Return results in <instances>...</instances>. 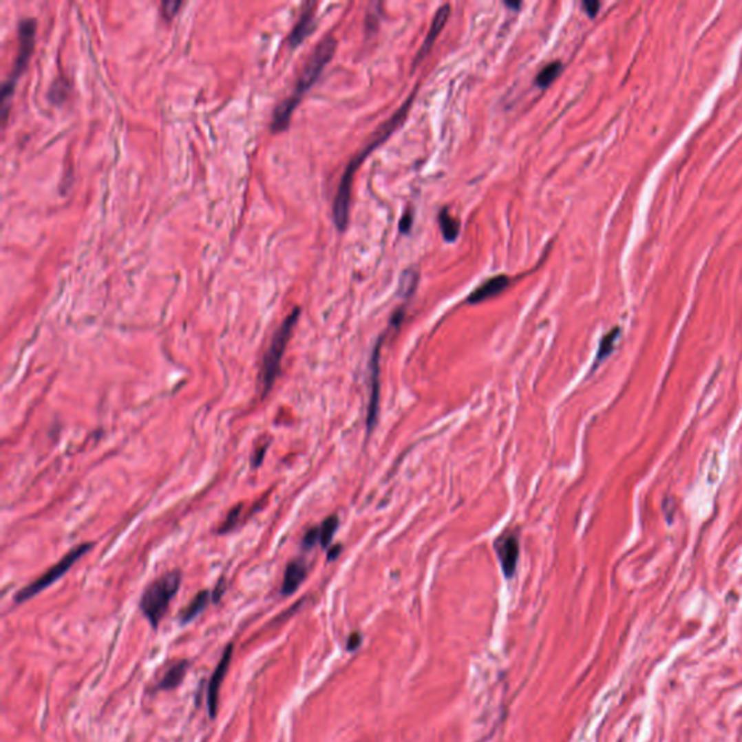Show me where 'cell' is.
Masks as SVG:
<instances>
[{
	"label": "cell",
	"instance_id": "obj_1",
	"mask_svg": "<svg viewBox=\"0 0 742 742\" xmlns=\"http://www.w3.org/2000/svg\"><path fill=\"white\" fill-rule=\"evenodd\" d=\"M414 98H415V92L409 96L407 100L399 109H397L389 120H386L381 127H379V129L374 132L373 136H371V140L365 144V147L360 151L359 154H355L354 158L348 162L346 171H343L341 177V182L337 190V196L334 200V209H332L334 222L339 231H343L348 225L350 206H351V187H352L355 171L360 169L361 162L371 154V151L376 149L380 144L386 141L389 136L396 131V128H399V125L405 120L409 112L410 105L412 102H414Z\"/></svg>",
	"mask_w": 742,
	"mask_h": 742
},
{
	"label": "cell",
	"instance_id": "obj_2",
	"mask_svg": "<svg viewBox=\"0 0 742 742\" xmlns=\"http://www.w3.org/2000/svg\"><path fill=\"white\" fill-rule=\"evenodd\" d=\"M335 50H337V41L331 35L324 38L321 43L316 45L315 51L310 54V57L308 59L306 64L304 65V68H301V73L297 78L295 92L288 96L286 100H283L273 114V120H271L273 132H282L287 129L299 102L301 100V98H304V94L316 83V80H318L319 76L322 74L325 65L332 60Z\"/></svg>",
	"mask_w": 742,
	"mask_h": 742
},
{
	"label": "cell",
	"instance_id": "obj_3",
	"mask_svg": "<svg viewBox=\"0 0 742 742\" xmlns=\"http://www.w3.org/2000/svg\"><path fill=\"white\" fill-rule=\"evenodd\" d=\"M299 315H300V309L296 308L282 322V325L277 328V331L274 332L270 346L263 357V363H261V370H259V388H261V392H263V396H266L270 392L273 384L276 383L280 374L283 355L287 347V342L288 339H290L293 329L297 324Z\"/></svg>",
	"mask_w": 742,
	"mask_h": 742
},
{
	"label": "cell",
	"instance_id": "obj_4",
	"mask_svg": "<svg viewBox=\"0 0 742 742\" xmlns=\"http://www.w3.org/2000/svg\"><path fill=\"white\" fill-rule=\"evenodd\" d=\"M182 584L180 571H170L151 583L140 600V609L153 628H157L166 615L170 602Z\"/></svg>",
	"mask_w": 742,
	"mask_h": 742
},
{
	"label": "cell",
	"instance_id": "obj_5",
	"mask_svg": "<svg viewBox=\"0 0 742 742\" xmlns=\"http://www.w3.org/2000/svg\"><path fill=\"white\" fill-rule=\"evenodd\" d=\"M35 34H36V21L31 18L22 19L19 23V30H18L19 47H18V56L15 60V65H13L9 77L5 80V83L2 86V98H0V105H2L3 122L8 120L10 103L13 99V93H15L18 78L25 72V68L26 65H28V61L34 52Z\"/></svg>",
	"mask_w": 742,
	"mask_h": 742
},
{
	"label": "cell",
	"instance_id": "obj_6",
	"mask_svg": "<svg viewBox=\"0 0 742 742\" xmlns=\"http://www.w3.org/2000/svg\"><path fill=\"white\" fill-rule=\"evenodd\" d=\"M92 548V544H81L76 548H73L70 553H67L57 564H54L51 569H48L43 575L38 577V579L32 583H30L26 587H23L22 590H19L15 600L17 603H23L26 600L32 599L34 596H36L38 593L43 592L44 589L50 587L52 583H56L59 579H61V577L70 570L73 567L74 562L81 557L85 555L89 549Z\"/></svg>",
	"mask_w": 742,
	"mask_h": 742
},
{
	"label": "cell",
	"instance_id": "obj_7",
	"mask_svg": "<svg viewBox=\"0 0 742 742\" xmlns=\"http://www.w3.org/2000/svg\"><path fill=\"white\" fill-rule=\"evenodd\" d=\"M383 337L377 341L370 360V402L367 412V428L368 432L373 431L379 418V402H380V348Z\"/></svg>",
	"mask_w": 742,
	"mask_h": 742
},
{
	"label": "cell",
	"instance_id": "obj_8",
	"mask_svg": "<svg viewBox=\"0 0 742 742\" xmlns=\"http://www.w3.org/2000/svg\"><path fill=\"white\" fill-rule=\"evenodd\" d=\"M232 654H233V644H228L226 648L221 657V661L218 663L213 675L209 680V684H208V712H209V717L212 719H215L216 713H218V702H219V690H221V686H222V681L226 676V671L231 666V661H232Z\"/></svg>",
	"mask_w": 742,
	"mask_h": 742
},
{
	"label": "cell",
	"instance_id": "obj_9",
	"mask_svg": "<svg viewBox=\"0 0 742 742\" xmlns=\"http://www.w3.org/2000/svg\"><path fill=\"white\" fill-rule=\"evenodd\" d=\"M494 549H496L498 558L500 561L503 574L511 579L513 577L518 560H519V540L515 533H503L499 540L494 542Z\"/></svg>",
	"mask_w": 742,
	"mask_h": 742
},
{
	"label": "cell",
	"instance_id": "obj_10",
	"mask_svg": "<svg viewBox=\"0 0 742 742\" xmlns=\"http://www.w3.org/2000/svg\"><path fill=\"white\" fill-rule=\"evenodd\" d=\"M509 284H511V279L505 276V274H499V276L490 277L485 283L480 284L476 290L467 297V301H469L470 305L482 304V301H486L487 299H491L494 296L500 295L502 292H505L506 288L509 287Z\"/></svg>",
	"mask_w": 742,
	"mask_h": 742
},
{
	"label": "cell",
	"instance_id": "obj_11",
	"mask_svg": "<svg viewBox=\"0 0 742 742\" xmlns=\"http://www.w3.org/2000/svg\"><path fill=\"white\" fill-rule=\"evenodd\" d=\"M315 6L316 3L312 2L304 5L301 15L297 19L293 31L288 35V44H290L292 48H297L315 31Z\"/></svg>",
	"mask_w": 742,
	"mask_h": 742
},
{
	"label": "cell",
	"instance_id": "obj_12",
	"mask_svg": "<svg viewBox=\"0 0 742 742\" xmlns=\"http://www.w3.org/2000/svg\"><path fill=\"white\" fill-rule=\"evenodd\" d=\"M308 575V566L304 560H293L288 562L282 584V595L290 596L293 595L299 586L305 582Z\"/></svg>",
	"mask_w": 742,
	"mask_h": 742
},
{
	"label": "cell",
	"instance_id": "obj_13",
	"mask_svg": "<svg viewBox=\"0 0 742 742\" xmlns=\"http://www.w3.org/2000/svg\"><path fill=\"white\" fill-rule=\"evenodd\" d=\"M449 12H451V6L449 5H443L441 8H439L435 13V17L432 19V23H431V28L428 31V35L425 36L423 39V44L418 52L416 56V61L415 63H419L421 60H423V57L427 56V54L431 51L435 39L438 38L439 32H441L444 30V26L449 18Z\"/></svg>",
	"mask_w": 742,
	"mask_h": 742
},
{
	"label": "cell",
	"instance_id": "obj_14",
	"mask_svg": "<svg viewBox=\"0 0 742 742\" xmlns=\"http://www.w3.org/2000/svg\"><path fill=\"white\" fill-rule=\"evenodd\" d=\"M187 668H189L187 661L174 663L166 672H164V676L161 677V680L156 686V690L166 692V690L176 689V687L183 681L186 672H187Z\"/></svg>",
	"mask_w": 742,
	"mask_h": 742
},
{
	"label": "cell",
	"instance_id": "obj_15",
	"mask_svg": "<svg viewBox=\"0 0 742 742\" xmlns=\"http://www.w3.org/2000/svg\"><path fill=\"white\" fill-rule=\"evenodd\" d=\"M209 600H211V593L208 592V590H203V592L198 593L193 597V600L189 603V606L182 611L180 622L183 625H186V624L193 621L195 617H198L206 609V606L209 604Z\"/></svg>",
	"mask_w": 742,
	"mask_h": 742
},
{
	"label": "cell",
	"instance_id": "obj_16",
	"mask_svg": "<svg viewBox=\"0 0 742 742\" xmlns=\"http://www.w3.org/2000/svg\"><path fill=\"white\" fill-rule=\"evenodd\" d=\"M438 221H439V228H441L444 240L447 242L457 241V238L460 235V221H458V219H456L454 216L449 213V211L447 208H444L438 215Z\"/></svg>",
	"mask_w": 742,
	"mask_h": 742
},
{
	"label": "cell",
	"instance_id": "obj_17",
	"mask_svg": "<svg viewBox=\"0 0 742 742\" xmlns=\"http://www.w3.org/2000/svg\"><path fill=\"white\" fill-rule=\"evenodd\" d=\"M561 72H562V64L560 61L549 63L537 76H535V85H537L540 89H547L561 74Z\"/></svg>",
	"mask_w": 742,
	"mask_h": 742
},
{
	"label": "cell",
	"instance_id": "obj_18",
	"mask_svg": "<svg viewBox=\"0 0 742 742\" xmlns=\"http://www.w3.org/2000/svg\"><path fill=\"white\" fill-rule=\"evenodd\" d=\"M419 282V273L415 268H406L399 280V293L403 297H410L415 293V288Z\"/></svg>",
	"mask_w": 742,
	"mask_h": 742
},
{
	"label": "cell",
	"instance_id": "obj_19",
	"mask_svg": "<svg viewBox=\"0 0 742 742\" xmlns=\"http://www.w3.org/2000/svg\"><path fill=\"white\" fill-rule=\"evenodd\" d=\"M338 524L339 520L337 516H329L326 518L319 528V544L326 548L329 544H331L334 535L337 532V528H338Z\"/></svg>",
	"mask_w": 742,
	"mask_h": 742
},
{
	"label": "cell",
	"instance_id": "obj_20",
	"mask_svg": "<svg viewBox=\"0 0 742 742\" xmlns=\"http://www.w3.org/2000/svg\"><path fill=\"white\" fill-rule=\"evenodd\" d=\"M617 337H619V328L612 329V331H611L609 334H606V335L603 337V339L600 341L599 351H597V361H596V363H600L602 360L606 359V357L612 352Z\"/></svg>",
	"mask_w": 742,
	"mask_h": 742
},
{
	"label": "cell",
	"instance_id": "obj_21",
	"mask_svg": "<svg viewBox=\"0 0 742 742\" xmlns=\"http://www.w3.org/2000/svg\"><path fill=\"white\" fill-rule=\"evenodd\" d=\"M241 516H242V505H238L237 507H233L232 511H229L228 516L224 520V524L219 527V532L225 533V532L232 531L233 528H235L240 524Z\"/></svg>",
	"mask_w": 742,
	"mask_h": 742
},
{
	"label": "cell",
	"instance_id": "obj_22",
	"mask_svg": "<svg viewBox=\"0 0 742 742\" xmlns=\"http://www.w3.org/2000/svg\"><path fill=\"white\" fill-rule=\"evenodd\" d=\"M182 6H183V2H164L161 3V15L167 21H170L177 15L178 9H180Z\"/></svg>",
	"mask_w": 742,
	"mask_h": 742
},
{
	"label": "cell",
	"instance_id": "obj_23",
	"mask_svg": "<svg viewBox=\"0 0 742 742\" xmlns=\"http://www.w3.org/2000/svg\"><path fill=\"white\" fill-rule=\"evenodd\" d=\"M316 542H319V528H313V529H309L305 537H304V548L305 549H309L312 548Z\"/></svg>",
	"mask_w": 742,
	"mask_h": 742
},
{
	"label": "cell",
	"instance_id": "obj_24",
	"mask_svg": "<svg viewBox=\"0 0 742 742\" xmlns=\"http://www.w3.org/2000/svg\"><path fill=\"white\" fill-rule=\"evenodd\" d=\"M600 6H602V3L595 2V0H587V2H583V8H584L586 13L590 18H595L597 15Z\"/></svg>",
	"mask_w": 742,
	"mask_h": 742
},
{
	"label": "cell",
	"instance_id": "obj_25",
	"mask_svg": "<svg viewBox=\"0 0 742 742\" xmlns=\"http://www.w3.org/2000/svg\"><path fill=\"white\" fill-rule=\"evenodd\" d=\"M412 219H414V218H412V212H410V211L405 212V215H403L402 219H401V224H399V231H401L402 233H407V232L410 231L412 224H414V221H412Z\"/></svg>",
	"mask_w": 742,
	"mask_h": 742
},
{
	"label": "cell",
	"instance_id": "obj_26",
	"mask_svg": "<svg viewBox=\"0 0 742 742\" xmlns=\"http://www.w3.org/2000/svg\"><path fill=\"white\" fill-rule=\"evenodd\" d=\"M361 641H363V638H361V635H360V632H354V634H351V635H350V638H348V642H347V650H348V651H354V650H357V648H359V647H360V644H361Z\"/></svg>",
	"mask_w": 742,
	"mask_h": 742
},
{
	"label": "cell",
	"instance_id": "obj_27",
	"mask_svg": "<svg viewBox=\"0 0 742 742\" xmlns=\"http://www.w3.org/2000/svg\"><path fill=\"white\" fill-rule=\"evenodd\" d=\"M339 548H341L339 545L334 547V548L331 549V551H332V553H329V555H328V560H334V558H335V557H337V555L339 554Z\"/></svg>",
	"mask_w": 742,
	"mask_h": 742
},
{
	"label": "cell",
	"instance_id": "obj_28",
	"mask_svg": "<svg viewBox=\"0 0 742 742\" xmlns=\"http://www.w3.org/2000/svg\"><path fill=\"white\" fill-rule=\"evenodd\" d=\"M507 8H512V9H519L522 6L520 2H506L505 3Z\"/></svg>",
	"mask_w": 742,
	"mask_h": 742
}]
</instances>
